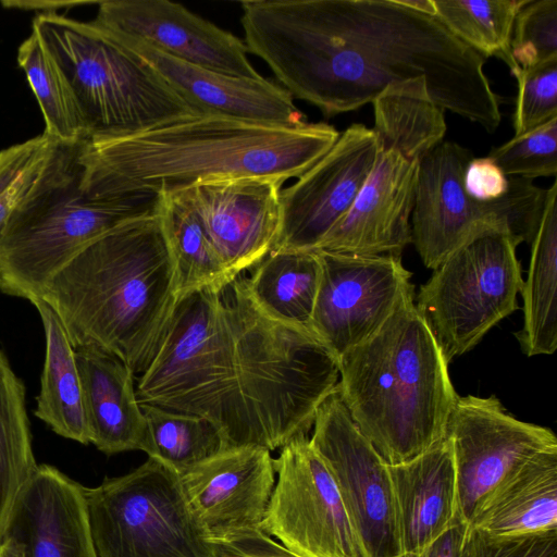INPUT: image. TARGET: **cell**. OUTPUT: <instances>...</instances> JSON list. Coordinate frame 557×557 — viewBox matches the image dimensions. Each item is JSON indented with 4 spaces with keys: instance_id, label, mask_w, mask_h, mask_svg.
<instances>
[{
    "instance_id": "cell-1",
    "label": "cell",
    "mask_w": 557,
    "mask_h": 557,
    "mask_svg": "<svg viewBox=\"0 0 557 557\" xmlns=\"http://www.w3.org/2000/svg\"><path fill=\"white\" fill-rule=\"evenodd\" d=\"M338 380L334 355L310 332L262 312L240 274L177 299L136 395L207 419L225 449L272 451L308 436Z\"/></svg>"
},
{
    "instance_id": "cell-2",
    "label": "cell",
    "mask_w": 557,
    "mask_h": 557,
    "mask_svg": "<svg viewBox=\"0 0 557 557\" xmlns=\"http://www.w3.org/2000/svg\"><path fill=\"white\" fill-rule=\"evenodd\" d=\"M240 7L248 51L293 98L327 116L372 103L388 85L424 77L444 110L490 133L499 126L486 58L434 16L398 0H256Z\"/></svg>"
},
{
    "instance_id": "cell-3",
    "label": "cell",
    "mask_w": 557,
    "mask_h": 557,
    "mask_svg": "<svg viewBox=\"0 0 557 557\" xmlns=\"http://www.w3.org/2000/svg\"><path fill=\"white\" fill-rule=\"evenodd\" d=\"M326 123L296 126L200 115L147 132L79 143L82 190L90 200L165 194L239 178L285 183L301 176L336 143Z\"/></svg>"
},
{
    "instance_id": "cell-4",
    "label": "cell",
    "mask_w": 557,
    "mask_h": 557,
    "mask_svg": "<svg viewBox=\"0 0 557 557\" xmlns=\"http://www.w3.org/2000/svg\"><path fill=\"white\" fill-rule=\"evenodd\" d=\"M42 299L73 348L96 346L140 374L177 302L175 264L158 210L91 242L53 276Z\"/></svg>"
},
{
    "instance_id": "cell-5",
    "label": "cell",
    "mask_w": 557,
    "mask_h": 557,
    "mask_svg": "<svg viewBox=\"0 0 557 557\" xmlns=\"http://www.w3.org/2000/svg\"><path fill=\"white\" fill-rule=\"evenodd\" d=\"M338 370L352 421L388 465L409 461L446 436L458 394L414 295L347 350Z\"/></svg>"
},
{
    "instance_id": "cell-6",
    "label": "cell",
    "mask_w": 557,
    "mask_h": 557,
    "mask_svg": "<svg viewBox=\"0 0 557 557\" xmlns=\"http://www.w3.org/2000/svg\"><path fill=\"white\" fill-rule=\"evenodd\" d=\"M82 141V140H81ZM54 139L27 194L0 230V290L33 302L91 242L158 210L159 195L90 200L82 190L79 143Z\"/></svg>"
},
{
    "instance_id": "cell-7",
    "label": "cell",
    "mask_w": 557,
    "mask_h": 557,
    "mask_svg": "<svg viewBox=\"0 0 557 557\" xmlns=\"http://www.w3.org/2000/svg\"><path fill=\"white\" fill-rule=\"evenodd\" d=\"M32 30L70 84L86 138L134 135L201 115L149 64L91 22L39 13Z\"/></svg>"
},
{
    "instance_id": "cell-8",
    "label": "cell",
    "mask_w": 557,
    "mask_h": 557,
    "mask_svg": "<svg viewBox=\"0 0 557 557\" xmlns=\"http://www.w3.org/2000/svg\"><path fill=\"white\" fill-rule=\"evenodd\" d=\"M97 557H222L203 531L177 473L148 457L134 471L84 487Z\"/></svg>"
},
{
    "instance_id": "cell-9",
    "label": "cell",
    "mask_w": 557,
    "mask_h": 557,
    "mask_svg": "<svg viewBox=\"0 0 557 557\" xmlns=\"http://www.w3.org/2000/svg\"><path fill=\"white\" fill-rule=\"evenodd\" d=\"M517 246L507 230L481 227L420 286L416 308L448 364L519 308L523 278Z\"/></svg>"
},
{
    "instance_id": "cell-10",
    "label": "cell",
    "mask_w": 557,
    "mask_h": 557,
    "mask_svg": "<svg viewBox=\"0 0 557 557\" xmlns=\"http://www.w3.org/2000/svg\"><path fill=\"white\" fill-rule=\"evenodd\" d=\"M467 148L442 141L419 162L411 235L423 264L435 269L467 237L484 226L507 230L515 242H532L547 189L532 180L510 177L507 194L493 201L470 197L463 187L472 159Z\"/></svg>"
},
{
    "instance_id": "cell-11",
    "label": "cell",
    "mask_w": 557,
    "mask_h": 557,
    "mask_svg": "<svg viewBox=\"0 0 557 557\" xmlns=\"http://www.w3.org/2000/svg\"><path fill=\"white\" fill-rule=\"evenodd\" d=\"M277 480L259 530L299 557H368L326 465L297 437L273 459Z\"/></svg>"
},
{
    "instance_id": "cell-12",
    "label": "cell",
    "mask_w": 557,
    "mask_h": 557,
    "mask_svg": "<svg viewBox=\"0 0 557 557\" xmlns=\"http://www.w3.org/2000/svg\"><path fill=\"white\" fill-rule=\"evenodd\" d=\"M309 443L330 470L368 557H401L388 463L352 421L338 386L319 406Z\"/></svg>"
},
{
    "instance_id": "cell-13",
    "label": "cell",
    "mask_w": 557,
    "mask_h": 557,
    "mask_svg": "<svg viewBox=\"0 0 557 557\" xmlns=\"http://www.w3.org/2000/svg\"><path fill=\"white\" fill-rule=\"evenodd\" d=\"M446 437L454 456L458 513L468 524L505 480L537 454L557 448L549 428L517 419L494 395H458Z\"/></svg>"
},
{
    "instance_id": "cell-14",
    "label": "cell",
    "mask_w": 557,
    "mask_h": 557,
    "mask_svg": "<svg viewBox=\"0 0 557 557\" xmlns=\"http://www.w3.org/2000/svg\"><path fill=\"white\" fill-rule=\"evenodd\" d=\"M312 251L320 258L321 277L309 331L338 361L414 295L411 272L401 257Z\"/></svg>"
},
{
    "instance_id": "cell-15",
    "label": "cell",
    "mask_w": 557,
    "mask_h": 557,
    "mask_svg": "<svg viewBox=\"0 0 557 557\" xmlns=\"http://www.w3.org/2000/svg\"><path fill=\"white\" fill-rule=\"evenodd\" d=\"M377 151L372 128L355 123L341 133L319 161L281 190V224L273 249L314 250L352 206Z\"/></svg>"
},
{
    "instance_id": "cell-16",
    "label": "cell",
    "mask_w": 557,
    "mask_h": 557,
    "mask_svg": "<svg viewBox=\"0 0 557 557\" xmlns=\"http://www.w3.org/2000/svg\"><path fill=\"white\" fill-rule=\"evenodd\" d=\"M92 24L141 40L183 62L247 78H260L244 40L168 0H107Z\"/></svg>"
},
{
    "instance_id": "cell-17",
    "label": "cell",
    "mask_w": 557,
    "mask_h": 557,
    "mask_svg": "<svg viewBox=\"0 0 557 557\" xmlns=\"http://www.w3.org/2000/svg\"><path fill=\"white\" fill-rule=\"evenodd\" d=\"M283 183L239 178L178 190L199 216L224 265L237 277L273 250L281 224Z\"/></svg>"
},
{
    "instance_id": "cell-18",
    "label": "cell",
    "mask_w": 557,
    "mask_h": 557,
    "mask_svg": "<svg viewBox=\"0 0 557 557\" xmlns=\"http://www.w3.org/2000/svg\"><path fill=\"white\" fill-rule=\"evenodd\" d=\"M271 451L230 448L181 475L187 503L218 544L259 530L275 484Z\"/></svg>"
},
{
    "instance_id": "cell-19",
    "label": "cell",
    "mask_w": 557,
    "mask_h": 557,
    "mask_svg": "<svg viewBox=\"0 0 557 557\" xmlns=\"http://www.w3.org/2000/svg\"><path fill=\"white\" fill-rule=\"evenodd\" d=\"M419 162L379 148L374 166L347 213L314 250L401 257L412 243Z\"/></svg>"
},
{
    "instance_id": "cell-20",
    "label": "cell",
    "mask_w": 557,
    "mask_h": 557,
    "mask_svg": "<svg viewBox=\"0 0 557 557\" xmlns=\"http://www.w3.org/2000/svg\"><path fill=\"white\" fill-rule=\"evenodd\" d=\"M109 34L149 64L201 115L282 126L307 123L306 116L296 107L290 94L272 81L262 76L239 77L193 65L172 58L141 40Z\"/></svg>"
},
{
    "instance_id": "cell-21",
    "label": "cell",
    "mask_w": 557,
    "mask_h": 557,
    "mask_svg": "<svg viewBox=\"0 0 557 557\" xmlns=\"http://www.w3.org/2000/svg\"><path fill=\"white\" fill-rule=\"evenodd\" d=\"M5 533L23 544L25 557H97L84 486L49 465L37 467Z\"/></svg>"
},
{
    "instance_id": "cell-22",
    "label": "cell",
    "mask_w": 557,
    "mask_h": 557,
    "mask_svg": "<svg viewBox=\"0 0 557 557\" xmlns=\"http://www.w3.org/2000/svg\"><path fill=\"white\" fill-rule=\"evenodd\" d=\"M89 443L106 455L144 450L148 431L136 395V374L96 346L74 348Z\"/></svg>"
},
{
    "instance_id": "cell-23",
    "label": "cell",
    "mask_w": 557,
    "mask_h": 557,
    "mask_svg": "<svg viewBox=\"0 0 557 557\" xmlns=\"http://www.w3.org/2000/svg\"><path fill=\"white\" fill-rule=\"evenodd\" d=\"M388 468L401 556L417 553L461 519L450 442Z\"/></svg>"
},
{
    "instance_id": "cell-24",
    "label": "cell",
    "mask_w": 557,
    "mask_h": 557,
    "mask_svg": "<svg viewBox=\"0 0 557 557\" xmlns=\"http://www.w3.org/2000/svg\"><path fill=\"white\" fill-rule=\"evenodd\" d=\"M469 525L498 535L557 529V448L537 454L505 480Z\"/></svg>"
},
{
    "instance_id": "cell-25",
    "label": "cell",
    "mask_w": 557,
    "mask_h": 557,
    "mask_svg": "<svg viewBox=\"0 0 557 557\" xmlns=\"http://www.w3.org/2000/svg\"><path fill=\"white\" fill-rule=\"evenodd\" d=\"M521 295L523 325L515 335L529 356L552 355L557 348V182L547 189Z\"/></svg>"
},
{
    "instance_id": "cell-26",
    "label": "cell",
    "mask_w": 557,
    "mask_h": 557,
    "mask_svg": "<svg viewBox=\"0 0 557 557\" xmlns=\"http://www.w3.org/2000/svg\"><path fill=\"white\" fill-rule=\"evenodd\" d=\"M41 319L46 354L34 414L58 435L89 444L75 351L62 322L42 299L32 302Z\"/></svg>"
},
{
    "instance_id": "cell-27",
    "label": "cell",
    "mask_w": 557,
    "mask_h": 557,
    "mask_svg": "<svg viewBox=\"0 0 557 557\" xmlns=\"http://www.w3.org/2000/svg\"><path fill=\"white\" fill-rule=\"evenodd\" d=\"M372 104L379 148L420 162L443 141L445 110L431 97L424 77L388 85Z\"/></svg>"
},
{
    "instance_id": "cell-28",
    "label": "cell",
    "mask_w": 557,
    "mask_h": 557,
    "mask_svg": "<svg viewBox=\"0 0 557 557\" xmlns=\"http://www.w3.org/2000/svg\"><path fill=\"white\" fill-rule=\"evenodd\" d=\"M245 275L252 301L270 318L309 331L321 277L315 251L271 250Z\"/></svg>"
},
{
    "instance_id": "cell-29",
    "label": "cell",
    "mask_w": 557,
    "mask_h": 557,
    "mask_svg": "<svg viewBox=\"0 0 557 557\" xmlns=\"http://www.w3.org/2000/svg\"><path fill=\"white\" fill-rule=\"evenodd\" d=\"M26 389L0 350V540L35 473Z\"/></svg>"
},
{
    "instance_id": "cell-30",
    "label": "cell",
    "mask_w": 557,
    "mask_h": 557,
    "mask_svg": "<svg viewBox=\"0 0 557 557\" xmlns=\"http://www.w3.org/2000/svg\"><path fill=\"white\" fill-rule=\"evenodd\" d=\"M158 213L175 264L177 299L205 287H221L235 278L182 193L160 194Z\"/></svg>"
},
{
    "instance_id": "cell-31",
    "label": "cell",
    "mask_w": 557,
    "mask_h": 557,
    "mask_svg": "<svg viewBox=\"0 0 557 557\" xmlns=\"http://www.w3.org/2000/svg\"><path fill=\"white\" fill-rule=\"evenodd\" d=\"M147 423L145 453L180 476L225 450L219 430L207 419L140 404Z\"/></svg>"
},
{
    "instance_id": "cell-32",
    "label": "cell",
    "mask_w": 557,
    "mask_h": 557,
    "mask_svg": "<svg viewBox=\"0 0 557 557\" xmlns=\"http://www.w3.org/2000/svg\"><path fill=\"white\" fill-rule=\"evenodd\" d=\"M529 0H434L436 18L458 40L486 59L503 60L515 75L510 42L519 11Z\"/></svg>"
},
{
    "instance_id": "cell-33",
    "label": "cell",
    "mask_w": 557,
    "mask_h": 557,
    "mask_svg": "<svg viewBox=\"0 0 557 557\" xmlns=\"http://www.w3.org/2000/svg\"><path fill=\"white\" fill-rule=\"evenodd\" d=\"M17 63L40 107L44 133L63 143L86 139L84 119L73 90L34 30L20 45Z\"/></svg>"
},
{
    "instance_id": "cell-34",
    "label": "cell",
    "mask_w": 557,
    "mask_h": 557,
    "mask_svg": "<svg viewBox=\"0 0 557 557\" xmlns=\"http://www.w3.org/2000/svg\"><path fill=\"white\" fill-rule=\"evenodd\" d=\"M488 157L509 177L557 174V116L494 148Z\"/></svg>"
},
{
    "instance_id": "cell-35",
    "label": "cell",
    "mask_w": 557,
    "mask_h": 557,
    "mask_svg": "<svg viewBox=\"0 0 557 557\" xmlns=\"http://www.w3.org/2000/svg\"><path fill=\"white\" fill-rule=\"evenodd\" d=\"M53 141L42 133L0 151V230L37 180Z\"/></svg>"
},
{
    "instance_id": "cell-36",
    "label": "cell",
    "mask_w": 557,
    "mask_h": 557,
    "mask_svg": "<svg viewBox=\"0 0 557 557\" xmlns=\"http://www.w3.org/2000/svg\"><path fill=\"white\" fill-rule=\"evenodd\" d=\"M510 53L520 70L557 58V0H529L519 11Z\"/></svg>"
},
{
    "instance_id": "cell-37",
    "label": "cell",
    "mask_w": 557,
    "mask_h": 557,
    "mask_svg": "<svg viewBox=\"0 0 557 557\" xmlns=\"http://www.w3.org/2000/svg\"><path fill=\"white\" fill-rule=\"evenodd\" d=\"M513 114L515 136L522 135L557 116V58L519 70Z\"/></svg>"
},
{
    "instance_id": "cell-38",
    "label": "cell",
    "mask_w": 557,
    "mask_h": 557,
    "mask_svg": "<svg viewBox=\"0 0 557 557\" xmlns=\"http://www.w3.org/2000/svg\"><path fill=\"white\" fill-rule=\"evenodd\" d=\"M459 557H557V529L498 535L469 525Z\"/></svg>"
},
{
    "instance_id": "cell-39",
    "label": "cell",
    "mask_w": 557,
    "mask_h": 557,
    "mask_svg": "<svg viewBox=\"0 0 557 557\" xmlns=\"http://www.w3.org/2000/svg\"><path fill=\"white\" fill-rule=\"evenodd\" d=\"M510 186V177L490 157L472 158L463 175L466 193L480 201H493L504 197Z\"/></svg>"
},
{
    "instance_id": "cell-40",
    "label": "cell",
    "mask_w": 557,
    "mask_h": 557,
    "mask_svg": "<svg viewBox=\"0 0 557 557\" xmlns=\"http://www.w3.org/2000/svg\"><path fill=\"white\" fill-rule=\"evenodd\" d=\"M222 545L247 557H299L260 530L236 535Z\"/></svg>"
},
{
    "instance_id": "cell-41",
    "label": "cell",
    "mask_w": 557,
    "mask_h": 557,
    "mask_svg": "<svg viewBox=\"0 0 557 557\" xmlns=\"http://www.w3.org/2000/svg\"><path fill=\"white\" fill-rule=\"evenodd\" d=\"M468 527V523L458 519L422 549L401 557H459Z\"/></svg>"
},
{
    "instance_id": "cell-42",
    "label": "cell",
    "mask_w": 557,
    "mask_h": 557,
    "mask_svg": "<svg viewBox=\"0 0 557 557\" xmlns=\"http://www.w3.org/2000/svg\"><path fill=\"white\" fill-rule=\"evenodd\" d=\"M95 2L89 1H22V0H5L1 1L4 8L27 10V11H41V13H55L58 9H70L75 5L89 4Z\"/></svg>"
},
{
    "instance_id": "cell-43",
    "label": "cell",
    "mask_w": 557,
    "mask_h": 557,
    "mask_svg": "<svg viewBox=\"0 0 557 557\" xmlns=\"http://www.w3.org/2000/svg\"><path fill=\"white\" fill-rule=\"evenodd\" d=\"M0 557H25L23 544L12 534L5 533L0 540Z\"/></svg>"
},
{
    "instance_id": "cell-44",
    "label": "cell",
    "mask_w": 557,
    "mask_h": 557,
    "mask_svg": "<svg viewBox=\"0 0 557 557\" xmlns=\"http://www.w3.org/2000/svg\"><path fill=\"white\" fill-rule=\"evenodd\" d=\"M400 4L420 14L436 17L434 0H398Z\"/></svg>"
},
{
    "instance_id": "cell-45",
    "label": "cell",
    "mask_w": 557,
    "mask_h": 557,
    "mask_svg": "<svg viewBox=\"0 0 557 557\" xmlns=\"http://www.w3.org/2000/svg\"><path fill=\"white\" fill-rule=\"evenodd\" d=\"M222 557H247V556H244L242 554H238V553L227 548V552Z\"/></svg>"
}]
</instances>
